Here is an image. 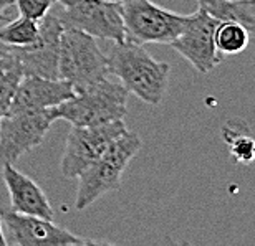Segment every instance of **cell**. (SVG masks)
<instances>
[{"instance_id": "cell-1", "label": "cell", "mask_w": 255, "mask_h": 246, "mask_svg": "<svg viewBox=\"0 0 255 246\" xmlns=\"http://www.w3.org/2000/svg\"><path fill=\"white\" fill-rule=\"evenodd\" d=\"M106 56L110 75L118 78L128 93L146 104H161L169 86V65L152 58L144 45L128 40L115 43Z\"/></svg>"}, {"instance_id": "cell-2", "label": "cell", "mask_w": 255, "mask_h": 246, "mask_svg": "<svg viewBox=\"0 0 255 246\" xmlns=\"http://www.w3.org/2000/svg\"><path fill=\"white\" fill-rule=\"evenodd\" d=\"M128 91L120 81L110 76L96 81L73 98L50 107V116L63 119L71 126H101L125 119L128 114Z\"/></svg>"}, {"instance_id": "cell-3", "label": "cell", "mask_w": 255, "mask_h": 246, "mask_svg": "<svg viewBox=\"0 0 255 246\" xmlns=\"http://www.w3.org/2000/svg\"><path fill=\"white\" fill-rule=\"evenodd\" d=\"M141 147L142 141L139 134L129 131L111 142V146L76 177L78 192L75 198V208L85 210L106 193L118 190L126 167Z\"/></svg>"}, {"instance_id": "cell-4", "label": "cell", "mask_w": 255, "mask_h": 246, "mask_svg": "<svg viewBox=\"0 0 255 246\" xmlns=\"http://www.w3.org/2000/svg\"><path fill=\"white\" fill-rule=\"evenodd\" d=\"M110 76L108 56L101 51L96 38L75 28H65L60 38L58 78L80 93L96 81Z\"/></svg>"}, {"instance_id": "cell-5", "label": "cell", "mask_w": 255, "mask_h": 246, "mask_svg": "<svg viewBox=\"0 0 255 246\" xmlns=\"http://www.w3.org/2000/svg\"><path fill=\"white\" fill-rule=\"evenodd\" d=\"M125 40L132 43L169 45L182 32L186 15L154 5L151 0H123Z\"/></svg>"}, {"instance_id": "cell-6", "label": "cell", "mask_w": 255, "mask_h": 246, "mask_svg": "<svg viewBox=\"0 0 255 246\" xmlns=\"http://www.w3.org/2000/svg\"><path fill=\"white\" fill-rule=\"evenodd\" d=\"M126 131L123 119L101 126H71L60 162L63 177L76 178Z\"/></svg>"}, {"instance_id": "cell-7", "label": "cell", "mask_w": 255, "mask_h": 246, "mask_svg": "<svg viewBox=\"0 0 255 246\" xmlns=\"http://www.w3.org/2000/svg\"><path fill=\"white\" fill-rule=\"evenodd\" d=\"M53 122L48 109L5 112L0 119V167L38 147Z\"/></svg>"}, {"instance_id": "cell-8", "label": "cell", "mask_w": 255, "mask_h": 246, "mask_svg": "<svg viewBox=\"0 0 255 246\" xmlns=\"http://www.w3.org/2000/svg\"><path fill=\"white\" fill-rule=\"evenodd\" d=\"M219 23L217 18L199 7L194 13L186 15L184 28L169 47L184 56L201 75L211 73L224 60V55L219 53L214 42V32Z\"/></svg>"}, {"instance_id": "cell-9", "label": "cell", "mask_w": 255, "mask_h": 246, "mask_svg": "<svg viewBox=\"0 0 255 246\" xmlns=\"http://www.w3.org/2000/svg\"><path fill=\"white\" fill-rule=\"evenodd\" d=\"M65 28H75L93 38L125 42V23L121 2L80 0L71 7H63L57 13Z\"/></svg>"}, {"instance_id": "cell-10", "label": "cell", "mask_w": 255, "mask_h": 246, "mask_svg": "<svg viewBox=\"0 0 255 246\" xmlns=\"http://www.w3.org/2000/svg\"><path fill=\"white\" fill-rule=\"evenodd\" d=\"M5 243L13 246H66L93 245L95 242L76 237L53 220L17 213L13 210L0 212Z\"/></svg>"}, {"instance_id": "cell-11", "label": "cell", "mask_w": 255, "mask_h": 246, "mask_svg": "<svg viewBox=\"0 0 255 246\" xmlns=\"http://www.w3.org/2000/svg\"><path fill=\"white\" fill-rule=\"evenodd\" d=\"M38 38L27 47H8L20 63L23 76H40V78H58V55L60 38L65 27L57 13H47L38 22Z\"/></svg>"}, {"instance_id": "cell-12", "label": "cell", "mask_w": 255, "mask_h": 246, "mask_svg": "<svg viewBox=\"0 0 255 246\" xmlns=\"http://www.w3.org/2000/svg\"><path fill=\"white\" fill-rule=\"evenodd\" d=\"M75 94L73 86L62 78L50 80L40 76H23L10 101L7 112L50 109L73 98Z\"/></svg>"}, {"instance_id": "cell-13", "label": "cell", "mask_w": 255, "mask_h": 246, "mask_svg": "<svg viewBox=\"0 0 255 246\" xmlns=\"http://www.w3.org/2000/svg\"><path fill=\"white\" fill-rule=\"evenodd\" d=\"M0 168H2L3 183L10 195V205H12L10 210L23 215L53 220L55 213L52 203H50L47 193L32 177L17 170L13 164H7Z\"/></svg>"}, {"instance_id": "cell-14", "label": "cell", "mask_w": 255, "mask_h": 246, "mask_svg": "<svg viewBox=\"0 0 255 246\" xmlns=\"http://www.w3.org/2000/svg\"><path fill=\"white\" fill-rule=\"evenodd\" d=\"M197 3L219 22H236L255 37V0H197Z\"/></svg>"}, {"instance_id": "cell-15", "label": "cell", "mask_w": 255, "mask_h": 246, "mask_svg": "<svg viewBox=\"0 0 255 246\" xmlns=\"http://www.w3.org/2000/svg\"><path fill=\"white\" fill-rule=\"evenodd\" d=\"M214 42L219 53L237 55L249 47L251 35L242 25L236 22H221L214 32Z\"/></svg>"}, {"instance_id": "cell-16", "label": "cell", "mask_w": 255, "mask_h": 246, "mask_svg": "<svg viewBox=\"0 0 255 246\" xmlns=\"http://www.w3.org/2000/svg\"><path fill=\"white\" fill-rule=\"evenodd\" d=\"M40 25L37 20L20 15L18 18L0 27V40L7 47H27L38 38Z\"/></svg>"}, {"instance_id": "cell-17", "label": "cell", "mask_w": 255, "mask_h": 246, "mask_svg": "<svg viewBox=\"0 0 255 246\" xmlns=\"http://www.w3.org/2000/svg\"><path fill=\"white\" fill-rule=\"evenodd\" d=\"M23 78V71L20 68L17 58L10 53L0 56V112L5 114L10 106L20 80Z\"/></svg>"}, {"instance_id": "cell-18", "label": "cell", "mask_w": 255, "mask_h": 246, "mask_svg": "<svg viewBox=\"0 0 255 246\" xmlns=\"http://www.w3.org/2000/svg\"><path fill=\"white\" fill-rule=\"evenodd\" d=\"M227 144L231 146L232 157L237 162L249 164L255 159V141L246 134H232V137L226 136Z\"/></svg>"}, {"instance_id": "cell-19", "label": "cell", "mask_w": 255, "mask_h": 246, "mask_svg": "<svg viewBox=\"0 0 255 246\" xmlns=\"http://www.w3.org/2000/svg\"><path fill=\"white\" fill-rule=\"evenodd\" d=\"M55 0H15V7L22 17L32 18L40 22L50 10Z\"/></svg>"}, {"instance_id": "cell-20", "label": "cell", "mask_w": 255, "mask_h": 246, "mask_svg": "<svg viewBox=\"0 0 255 246\" xmlns=\"http://www.w3.org/2000/svg\"><path fill=\"white\" fill-rule=\"evenodd\" d=\"M15 3V0H0V22H8L7 10Z\"/></svg>"}, {"instance_id": "cell-21", "label": "cell", "mask_w": 255, "mask_h": 246, "mask_svg": "<svg viewBox=\"0 0 255 246\" xmlns=\"http://www.w3.org/2000/svg\"><path fill=\"white\" fill-rule=\"evenodd\" d=\"M55 2H58L62 7H71V5H75L76 2H80V0H55Z\"/></svg>"}, {"instance_id": "cell-22", "label": "cell", "mask_w": 255, "mask_h": 246, "mask_svg": "<svg viewBox=\"0 0 255 246\" xmlns=\"http://www.w3.org/2000/svg\"><path fill=\"white\" fill-rule=\"evenodd\" d=\"M3 55H8V47L0 40V56H3Z\"/></svg>"}, {"instance_id": "cell-23", "label": "cell", "mask_w": 255, "mask_h": 246, "mask_svg": "<svg viewBox=\"0 0 255 246\" xmlns=\"http://www.w3.org/2000/svg\"><path fill=\"white\" fill-rule=\"evenodd\" d=\"M0 246H7V243H5V237H3V228H2V218H0Z\"/></svg>"}, {"instance_id": "cell-24", "label": "cell", "mask_w": 255, "mask_h": 246, "mask_svg": "<svg viewBox=\"0 0 255 246\" xmlns=\"http://www.w3.org/2000/svg\"><path fill=\"white\" fill-rule=\"evenodd\" d=\"M105 2H118L120 3V2H123V0H105Z\"/></svg>"}, {"instance_id": "cell-25", "label": "cell", "mask_w": 255, "mask_h": 246, "mask_svg": "<svg viewBox=\"0 0 255 246\" xmlns=\"http://www.w3.org/2000/svg\"><path fill=\"white\" fill-rule=\"evenodd\" d=\"M2 116H3V114H2V112H0V119H2Z\"/></svg>"}]
</instances>
